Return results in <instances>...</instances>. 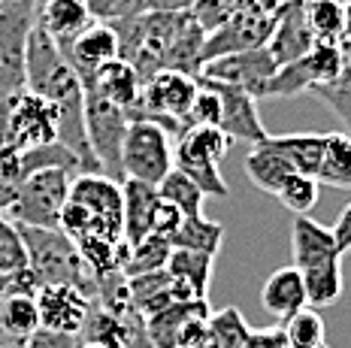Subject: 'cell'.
Masks as SVG:
<instances>
[{
	"label": "cell",
	"mask_w": 351,
	"mask_h": 348,
	"mask_svg": "<svg viewBox=\"0 0 351 348\" xmlns=\"http://www.w3.org/2000/svg\"><path fill=\"white\" fill-rule=\"evenodd\" d=\"M312 94L324 100L342 119V125L351 130V85H318V88H312Z\"/></svg>",
	"instance_id": "41"
},
{
	"label": "cell",
	"mask_w": 351,
	"mask_h": 348,
	"mask_svg": "<svg viewBox=\"0 0 351 348\" xmlns=\"http://www.w3.org/2000/svg\"><path fill=\"white\" fill-rule=\"evenodd\" d=\"M212 309L209 300H188L155 312L145 318L152 348H197L203 330H206Z\"/></svg>",
	"instance_id": "11"
},
{
	"label": "cell",
	"mask_w": 351,
	"mask_h": 348,
	"mask_svg": "<svg viewBox=\"0 0 351 348\" xmlns=\"http://www.w3.org/2000/svg\"><path fill=\"white\" fill-rule=\"evenodd\" d=\"M203 79V76H197ZM209 88L218 91L221 97V121L218 127L230 136V140H245L252 146L267 140V127L261 125V115H258V100L252 97L248 91L243 88H233V85H224V82H212V79H203Z\"/></svg>",
	"instance_id": "16"
},
{
	"label": "cell",
	"mask_w": 351,
	"mask_h": 348,
	"mask_svg": "<svg viewBox=\"0 0 351 348\" xmlns=\"http://www.w3.org/2000/svg\"><path fill=\"white\" fill-rule=\"evenodd\" d=\"M197 0H149V12H191Z\"/></svg>",
	"instance_id": "47"
},
{
	"label": "cell",
	"mask_w": 351,
	"mask_h": 348,
	"mask_svg": "<svg viewBox=\"0 0 351 348\" xmlns=\"http://www.w3.org/2000/svg\"><path fill=\"white\" fill-rule=\"evenodd\" d=\"M346 27H348V34H351V3L346 6ZM348 34H346V37H348Z\"/></svg>",
	"instance_id": "48"
},
{
	"label": "cell",
	"mask_w": 351,
	"mask_h": 348,
	"mask_svg": "<svg viewBox=\"0 0 351 348\" xmlns=\"http://www.w3.org/2000/svg\"><path fill=\"white\" fill-rule=\"evenodd\" d=\"M19 227V224H16ZM27 249V270L34 273L36 285H73L82 294H97V279L85 266L76 243L64 230H43V227H19Z\"/></svg>",
	"instance_id": "2"
},
{
	"label": "cell",
	"mask_w": 351,
	"mask_h": 348,
	"mask_svg": "<svg viewBox=\"0 0 351 348\" xmlns=\"http://www.w3.org/2000/svg\"><path fill=\"white\" fill-rule=\"evenodd\" d=\"M324 348H327V345H324Z\"/></svg>",
	"instance_id": "54"
},
{
	"label": "cell",
	"mask_w": 351,
	"mask_h": 348,
	"mask_svg": "<svg viewBox=\"0 0 351 348\" xmlns=\"http://www.w3.org/2000/svg\"><path fill=\"white\" fill-rule=\"evenodd\" d=\"M318 179L315 176H303V173H291L288 182L279 188V194H276V200L282 203L288 212L297 215H309L312 209H315L318 203Z\"/></svg>",
	"instance_id": "35"
},
{
	"label": "cell",
	"mask_w": 351,
	"mask_h": 348,
	"mask_svg": "<svg viewBox=\"0 0 351 348\" xmlns=\"http://www.w3.org/2000/svg\"><path fill=\"white\" fill-rule=\"evenodd\" d=\"M330 230H333V239H336V249H339L342 255L351 251V203L339 212V219H336V224Z\"/></svg>",
	"instance_id": "46"
},
{
	"label": "cell",
	"mask_w": 351,
	"mask_h": 348,
	"mask_svg": "<svg viewBox=\"0 0 351 348\" xmlns=\"http://www.w3.org/2000/svg\"><path fill=\"white\" fill-rule=\"evenodd\" d=\"M261 306L267 309L273 318H279V321L297 315L300 309H309L303 273H300L294 264L273 270L267 275V282H263V288H261Z\"/></svg>",
	"instance_id": "20"
},
{
	"label": "cell",
	"mask_w": 351,
	"mask_h": 348,
	"mask_svg": "<svg viewBox=\"0 0 351 348\" xmlns=\"http://www.w3.org/2000/svg\"><path fill=\"white\" fill-rule=\"evenodd\" d=\"M128 288H130V297H134V306L140 309L145 318L167 309V306H173V303H179V297L173 291V279L167 270L134 275V279H128Z\"/></svg>",
	"instance_id": "28"
},
{
	"label": "cell",
	"mask_w": 351,
	"mask_h": 348,
	"mask_svg": "<svg viewBox=\"0 0 351 348\" xmlns=\"http://www.w3.org/2000/svg\"><path fill=\"white\" fill-rule=\"evenodd\" d=\"M58 46H61V52L73 67V73L82 79V85L91 82L100 67H106L109 61L121 58L119 55V34H115L112 25H104V21H91L79 37L64 40V42H58Z\"/></svg>",
	"instance_id": "15"
},
{
	"label": "cell",
	"mask_w": 351,
	"mask_h": 348,
	"mask_svg": "<svg viewBox=\"0 0 351 348\" xmlns=\"http://www.w3.org/2000/svg\"><path fill=\"white\" fill-rule=\"evenodd\" d=\"M248 333H252V327H248L245 315L237 306L212 309L197 348H243Z\"/></svg>",
	"instance_id": "27"
},
{
	"label": "cell",
	"mask_w": 351,
	"mask_h": 348,
	"mask_svg": "<svg viewBox=\"0 0 351 348\" xmlns=\"http://www.w3.org/2000/svg\"><path fill=\"white\" fill-rule=\"evenodd\" d=\"M34 3H36V0H34Z\"/></svg>",
	"instance_id": "53"
},
{
	"label": "cell",
	"mask_w": 351,
	"mask_h": 348,
	"mask_svg": "<svg viewBox=\"0 0 351 348\" xmlns=\"http://www.w3.org/2000/svg\"><path fill=\"white\" fill-rule=\"evenodd\" d=\"M112 27L119 34L121 61L134 64L143 85L164 70L188 76L203 73L206 31L197 25L191 12H143Z\"/></svg>",
	"instance_id": "1"
},
{
	"label": "cell",
	"mask_w": 351,
	"mask_h": 348,
	"mask_svg": "<svg viewBox=\"0 0 351 348\" xmlns=\"http://www.w3.org/2000/svg\"><path fill=\"white\" fill-rule=\"evenodd\" d=\"M267 46L279 67L309 55L315 49V34L309 27V16H306V0H288L285 6H279V12H276V31Z\"/></svg>",
	"instance_id": "17"
},
{
	"label": "cell",
	"mask_w": 351,
	"mask_h": 348,
	"mask_svg": "<svg viewBox=\"0 0 351 348\" xmlns=\"http://www.w3.org/2000/svg\"><path fill=\"white\" fill-rule=\"evenodd\" d=\"M291 245H294V266L300 273H309L342 260L333 230L318 224L315 219H309V215H297L294 224H291Z\"/></svg>",
	"instance_id": "18"
},
{
	"label": "cell",
	"mask_w": 351,
	"mask_h": 348,
	"mask_svg": "<svg viewBox=\"0 0 351 348\" xmlns=\"http://www.w3.org/2000/svg\"><path fill=\"white\" fill-rule=\"evenodd\" d=\"M273 31H276V12H263V10L237 12V16L228 18L221 27L206 34V42H203V64L267 46Z\"/></svg>",
	"instance_id": "10"
},
{
	"label": "cell",
	"mask_w": 351,
	"mask_h": 348,
	"mask_svg": "<svg viewBox=\"0 0 351 348\" xmlns=\"http://www.w3.org/2000/svg\"><path fill=\"white\" fill-rule=\"evenodd\" d=\"M25 348H82V336L73 333H52V330H36L27 339Z\"/></svg>",
	"instance_id": "44"
},
{
	"label": "cell",
	"mask_w": 351,
	"mask_h": 348,
	"mask_svg": "<svg viewBox=\"0 0 351 348\" xmlns=\"http://www.w3.org/2000/svg\"><path fill=\"white\" fill-rule=\"evenodd\" d=\"M243 348H291V343L282 324H273V327H252Z\"/></svg>",
	"instance_id": "42"
},
{
	"label": "cell",
	"mask_w": 351,
	"mask_h": 348,
	"mask_svg": "<svg viewBox=\"0 0 351 348\" xmlns=\"http://www.w3.org/2000/svg\"><path fill=\"white\" fill-rule=\"evenodd\" d=\"M197 82H200V88H197V97H194L191 110H188L182 125L185 127H218V121H221V97H218V91L209 88L203 79H197Z\"/></svg>",
	"instance_id": "37"
},
{
	"label": "cell",
	"mask_w": 351,
	"mask_h": 348,
	"mask_svg": "<svg viewBox=\"0 0 351 348\" xmlns=\"http://www.w3.org/2000/svg\"><path fill=\"white\" fill-rule=\"evenodd\" d=\"M263 142L279 151L285 161L294 166V173L318 179L324 149H327V134H282V136H267Z\"/></svg>",
	"instance_id": "25"
},
{
	"label": "cell",
	"mask_w": 351,
	"mask_h": 348,
	"mask_svg": "<svg viewBox=\"0 0 351 348\" xmlns=\"http://www.w3.org/2000/svg\"><path fill=\"white\" fill-rule=\"evenodd\" d=\"M70 200L88 209L100 236L124 243V200L119 179H109L106 173H79L73 176Z\"/></svg>",
	"instance_id": "9"
},
{
	"label": "cell",
	"mask_w": 351,
	"mask_h": 348,
	"mask_svg": "<svg viewBox=\"0 0 351 348\" xmlns=\"http://www.w3.org/2000/svg\"><path fill=\"white\" fill-rule=\"evenodd\" d=\"M282 330L288 336L291 348H324L327 345V324L315 309H300L297 315L285 318Z\"/></svg>",
	"instance_id": "34"
},
{
	"label": "cell",
	"mask_w": 351,
	"mask_h": 348,
	"mask_svg": "<svg viewBox=\"0 0 351 348\" xmlns=\"http://www.w3.org/2000/svg\"><path fill=\"white\" fill-rule=\"evenodd\" d=\"M306 16H309V27L315 34V42H333L339 46L346 40V6L336 0H306Z\"/></svg>",
	"instance_id": "32"
},
{
	"label": "cell",
	"mask_w": 351,
	"mask_h": 348,
	"mask_svg": "<svg viewBox=\"0 0 351 348\" xmlns=\"http://www.w3.org/2000/svg\"><path fill=\"white\" fill-rule=\"evenodd\" d=\"M221 239H224V227L218 221L206 219V215H188V219H182L179 230L170 236V243H173V249L203 251V255L218 258Z\"/></svg>",
	"instance_id": "29"
},
{
	"label": "cell",
	"mask_w": 351,
	"mask_h": 348,
	"mask_svg": "<svg viewBox=\"0 0 351 348\" xmlns=\"http://www.w3.org/2000/svg\"><path fill=\"white\" fill-rule=\"evenodd\" d=\"M27 176H31V173L25 170L21 151L0 161V215L10 212V206L16 203V197H19V191H21V185H25Z\"/></svg>",
	"instance_id": "40"
},
{
	"label": "cell",
	"mask_w": 351,
	"mask_h": 348,
	"mask_svg": "<svg viewBox=\"0 0 351 348\" xmlns=\"http://www.w3.org/2000/svg\"><path fill=\"white\" fill-rule=\"evenodd\" d=\"M182 219H185V215H182L179 209L173 206V203L160 200V203H158V209H155V224H152V234H160V236L170 239L176 230H179Z\"/></svg>",
	"instance_id": "43"
},
{
	"label": "cell",
	"mask_w": 351,
	"mask_h": 348,
	"mask_svg": "<svg viewBox=\"0 0 351 348\" xmlns=\"http://www.w3.org/2000/svg\"><path fill=\"white\" fill-rule=\"evenodd\" d=\"M230 142L221 127H185L173 142V166L185 173L206 197H228L230 188L224 185L218 164L228 158Z\"/></svg>",
	"instance_id": "3"
},
{
	"label": "cell",
	"mask_w": 351,
	"mask_h": 348,
	"mask_svg": "<svg viewBox=\"0 0 351 348\" xmlns=\"http://www.w3.org/2000/svg\"><path fill=\"white\" fill-rule=\"evenodd\" d=\"M342 73V52L333 42H315L309 55L285 64L267 82L263 97H294V94L312 91L318 85H333Z\"/></svg>",
	"instance_id": "8"
},
{
	"label": "cell",
	"mask_w": 351,
	"mask_h": 348,
	"mask_svg": "<svg viewBox=\"0 0 351 348\" xmlns=\"http://www.w3.org/2000/svg\"><path fill=\"white\" fill-rule=\"evenodd\" d=\"M245 173L254 188H261V191L276 197L279 188L288 182V176L294 173V166L285 161L276 149H269L267 142H258V146H252V151L245 155Z\"/></svg>",
	"instance_id": "26"
},
{
	"label": "cell",
	"mask_w": 351,
	"mask_h": 348,
	"mask_svg": "<svg viewBox=\"0 0 351 348\" xmlns=\"http://www.w3.org/2000/svg\"><path fill=\"white\" fill-rule=\"evenodd\" d=\"M173 255V243L160 234H149L140 239L136 245H130L128 260H124V275L134 279V275H145V273H158L167 266V260Z\"/></svg>",
	"instance_id": "30"
},
{
	"label": "cell",
	"mask_w": 351,
	"mask_h": 348,
	"mask_svg": "<svg viewBox=\"0 0 351 348\" xmlns=\"http://www.w3.org/2000/svg\"><path fill=\"white\" fill-rule=\"evenodd\" d=\"M173 279V291L179 303L188 300H206L212 270H215V258L203 255V251H188V249H173L170 260L164 266Z\"/></svg>",
	"instance_id": "19"
},
{
	"label": "cell",
	"mask_w": 351,
	"mask_h": 348,
	"mask_svg": "<svg viewBox=\"0 0 351 348\" xmlns=\"http://www.w3.org/2000/svg\"><path fill=\"white\" fill-rule=\"evenodd\" d=\"M82 348H106V345H94V343H82Z\"/></svg>",
	"instance_id": "49"
},
{
	"label": "cell",
	"mask_w": 351,
	"mask_h": 348,
	"mask_svg": "<svg viewBox=\"0 0 351 348\" xmlns=\"http://www.w3.org/2000/svg\"><path fill=\"white\" fill-rule=\"evenodd\" d=\"M158 194H160V200L173 203L185 219L188 215H203V200H206V194H203L182 170H176V166L167 173L164 182L158 185Z\"/></svg>",
	"instance_id": "33"
},
{
	"label": "cell",
	"mask_w": 351,
	"mask_h": 348,
	"mask_svg": "<svg viewBox=\"0 0 351 348\" xmlns=\"http://www.w3.org/2000/svg\"><path fill=\"white\" fill-rule=\"evenodd\" d=\"M40 330V309L34 294H6L0 300V339L6 345L25 348Z\"/></svg>",
	"instance_id": "24"
},
{
	"label": "cell",
	"mask_w": 351,
	"mask_h": 348,
	"mask_svg": "<svg viewBox=\"0 0 351 348\" xmlns=\"http://www.w3.org/2000/svg\"><path fill=\"white\" fill-rule=\"evenodd\" d=\"M130 127V115L121 106L109 103V100L97 97V94L85 91V134L88 146L94 151V161L100 164V173L109 179L124 182L121 173V146Z\"/></svg>",
	"instance_id": "7"
},
{
	"label": "cell",
	"mask_w": 351,
	"mask_h": 348,
	"mask_svg": "<svg viewBox=\"0 0 351 348\" xmlns=\"http://www.w3.org/2000/svg\"><path fill=\"white\" fill-rule=\"evenodd\" d=\"M36 27L34 0L0 3V100L27 88V42Z\"/></svg>",
	"instance_id": "5"
},
{
	"label": "cell",
	"mask_w": 351,
	"mask_h": 348,
	"mask_svg": "<svg viewBox=\"0 0 351 348\" xmlns=\"http://www.w3.org/2000/svg\"><path fill=\"white\" fill-rule=\"evenodd\" d=\"M91 297L73 285H43L36 291V309H40V330L73 333L82 336L85 321L91 315Z\"/></svg>",
	"instance_id": "14"
},
{
	"label": "cell",
	"mask_w": 351,
	"mask_h": 348,
	"mask_svg": "<svg viewBox=\"0 0 351 348\" xmlns=\"http://www.w3.org/2000/svg\"><path fill=\"white\" fill-rule=\"evenodd\" d=\"M121 200H124V243L136 245L140 239L152 234V224H155V209L160 203L158 185L124 179Z\"/></svg>",
	"instance_id": "21"
},
{
	"label": "cell",
	"mask_w": 351,
	"mask_h": 348,
	"mask_svg": "<svg viewBox=\"0 0 351 348\" xmlns=\"http://www.w3.org/2000/svg\"><path fill=\"white\" fill-rule=\"evenodd\" d=\"M279 64H276L269 46L252 49V52H239V55H228L218 58V61L203 64V79H212V82H224L233 85V88L248 91L254 100H263V88L267 82L276 76Z\"/></svg>",
	"instance_id": "12"
},
{
	"label": "cell",
	"mask_w": 351,
	"mask_h": 348,
	"mask_svg": "<svg viewBox=\"0 0 351 348\" xmlns=\"http://www.w3.org/2000/svg\"><path fill=\"white\" fill-rule=\"evenodd\" d=\"M0 348H6V345H3V343H0Z\"/></svg>",
	"instance_id": "51"
},
{
	"label": "cell",
	"mask_w": 351,
	"mask_h": 348,
	"mask_svg": "<svg viewBox=\"0 0 351 348\" xmlns=\"http://www.w3.org/2000/svg\"><path fill=\"white\" fill-rule=\"evenodd\" d=\"M27 270V249L19 227L0 215V275H19Z\"/></svg>",
	"instance_id": "36"
},
{
	"label": "cell",
	"mask_w": 351,
	"mask_h": 348,
	"mask_svg": "<svg viewBox=\"0 0 351 348\" xmlns=\"http://www.w3.org/2000/svg\"><path fill=\"white\" fill-rule=\"evenodd\" d=\"M245 10V0H197V6L191 10L194 21L203 27L206 34H212L215 27H221L228 18H233L237 12Z\"/></svg>",
	"instance_id": "39"
},
{
	"label": "cell",
	"mask_w": 351,
	"mask_h": 348,
	"mask_svg": "<svg viewBox=\"0 0 351 348\" xmlns=\"http://www.w3.org/2000/svg\"><path fill=\"white\" fill-rule=\"evenodd\" d=\"M88 12L94 21L104 25H119V21L136 18L143 12H149V0H85Z\"/></svg>",
	"instance_id": "38"
},
{
	"label": "cell",
	"mask_w": 351,
	"mask_h": 348,
	"mask_svg": "<svg viewBox=\"0 0 351 348\" xmlns=\"http://www.w3.org/2000/svg\"><path fill=\"white\" fill-rule=\"evenodd\" d=\"M19 155L16 142H12V130H10V97L0 100V161L3 158Z\"/></svg>",
	"instance_id": "45"
},
{
	"label": "cell",
	"mask_w": 351,
	"mask_h": 348,
	"mask_svg": "<svg viewBox=\"0 0 351 348\" xmlns=\"http://www.w3.org/2000/svg\"><path fill=\"white\" fill-rule=\"evenodd\" d=\"M318 182L330 188H351V134H327Z\"/></svg>",
	"instance_id": "31"
},
{
	"label": "cell",
	"mask_w": 351,
	"mask_h": 348,
	"mask_svg": "<svg viewBox=\"0 0 351 348\" xmlns=\"http://www.w3.org/2000/svg\"><path fill=\"white\" fill-rule=\"evenodd\" d=\"M73 173L61 166H46L25 179L16 203L3 219H10L19 227H43V230H61V212L70 200Z\"/></svg>",
	"instance_id": "4"
},
{
	"label": "cell",
	"mask_w": 351,
	"mask_h": 348,
	"mask_svg": "<svg viewBox=\"0 0 351 348\" xmlns=\"http://www.w3.org/2000/svg\"><path fill=\"white\" fill-rule=\"evenodd\" d=\"M173 136L155 121L134 119L121 146V173L124 179L160 185L173 170Z\"/></svg>",
	"instance_id": "6"
},
{
	"label": "cell",
	"mask_w": 351,
	"mask_h": 348,
	"mask_svg": "<svg viewBox=\"0 0 351 348\" xmlns=\"http://www.w3.org/2000/svg\"><path fill=\"white\" fill-rule=\"evenodd\" d=\"M85 0H36V25L52 40H73L91 25Z\"/></svg>",
	"instance_id": "23"
},
{
	"label": "cell",
	"mask_w": 351,
	"mask_h": 348,
	"mask_svg": "<svg viewBox=\"0 0 351 348\" xmlns=\"http://www.w3.org/2000/svg\"><path fill=\"white\" fill-rule=\"evenodd\" d=\"M85 91L97 94V97H104L109 103H115V106H121V110L130 112L143 94V79L136 73L134 64L115 58V61H109L106 67H100L97 73H94V79L85 85Z\"/></svg>",
	"instance_id": "22"
},
{
	"label": "cell",
	"mask_w": 351,
	"mask_h": 348,
	"mask_svg": "<svg viewBox=\"0 0 351 348\" xmlns=\"http://www.w3.org/2000/svg\"><path fill=\"white\" fill-rule=\"evenodd\" d=\"M336 3H339V6H348V3H351V0H336Z\"/></svg>",
	"instance_id": "50"
},
{
	"label": "cell",
	"mask_w": 351,
	"mask_h": 348,
	"mask_svg": "<svg viewBox=\"0 0 351 348\" xmlns=\"http://www.w3.org/2000/svg\"><path fill=\"white\" fill-rule=\"evenodd\" d=\"M0 3H6V0H0Z\"/></svg>",
	"instance_id": "52"
},
{
	"label": "cell",
	"mask_w": 351,
	"mask_h": 348,
	"mask_svg": "<svg viewBox=\"0 0 351 348\" xmlns=\"http://www.w3.org/2000/svg\"><path fill=\"white\" fill-rule=\"evenodd\" d=\"M10 130L16 151L58 142V110L46 97L25 88L10 97Z\"/></svg>",
	"instance_id": "13"
}]
</instances>
